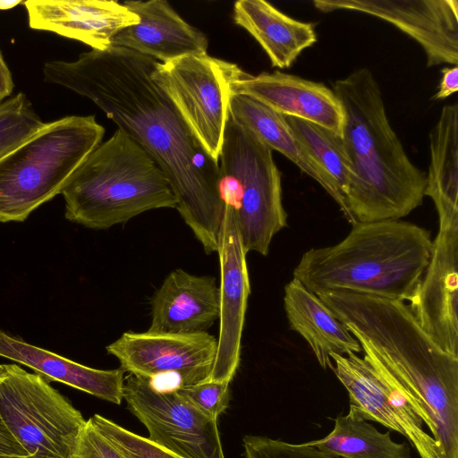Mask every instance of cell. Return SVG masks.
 Listing matches in <instances>:
<instances>
[{"label":"cell","mask_w":458,"mask_h":458,"mask_svg":"<svg viewBox=\"0 0 458 458\" xmlns=\"http://www.w3.org/2000/svg\"><path fill=\"white\" fill-rule=\"evenodd\" d=\"M155 59L110 46L44 64L43 81L91 100L156 162L176 209L207 254L217 252L225 214L218 162L151 77Z\"/></svg>","instance_id":"obj_1"},{"label":"cell","mask_w":458,"mask_h":458,"mask_svg":"<svg viewBox=\"0 0 458 458\" xmlns=\"http://www.w3.org/2000/svg\"><path fill=\"white\" fill-rule=\"evenodd\" d=\"M316 295L431 420L442 421L456 412L458 357L431 339L404 301L346 292Z\"/></svg>","instance_id":"obj_2"},{"label":"cell","mask_w":458,"mask_h":458,"mask_svg":"<svg viewBox=\"0 0 458 458\" xmlns=\"http://www.w3.org/2000/svg\"><path fill=\"white\" fill-rule=\"evenodd\" d=\"M352 225L337 244L304 252L293 279L315 294L346 292L410 302L432 255L430 233L402 220Z\"/></svg>","instance_id":"obj_3"},{"label":"cell","mask_w":458,"mask_h":458,"mask_svg":"<svg viewBox=\"0 0 458 458\" xmlns=\"http://www.w3.org/2000/svg\"><path fill=\"white\" fill-rule=\"evenodd\" d=\"M61 194L66 219L96 230L177 205L163 171L120 129L88 156Z\"/></svg>","instance_id":"obj_4"},{"label":"cell","mask_w":458,"mask_h":458,"mask_svg":"<svg viewBox=\"0 0 458 458\" xmlns=\"http://www.w3.org/2000/svg\"><path fill=\"white\" fill-rule=\"evenodd\" d=\"M95 115H68L45 123L0 158V222H22L62 190L102 142Z\"/></svg>","instance_id":"obj_5"},{"label":"cell","mask_w":458,"mask_h":458,"mask_svg":"<svg viewBox=\"0 0 458 458\" xmlns=\"http://www.w3.org/2000/svg\"><path fill=\"white\" fill-rule=\"evenodd\" d=\"M218 168L221 196L235 208L245 251L267 256L274 236L287 225L281 174L272 150L230 114Z\"/></svg>","instance_id":"obj_6"},{"label":"cell","mask_w":458,"mask_h":458,"mask_svg":"<svg viewBox=\"0 0 458 458\" xmlns=\"http://www.w3.org/2000/svg\"><path fill=\"white\" fill-rule=\"evenodd\" d=\"M4 368L0 418L27 458H71L86 424L81 412L40 375Z\"/></svg>","instance_id":"obj_7"},{"label":"cell","mask_w":458,"mask_h":458,"mask_svg":"<svg viewBox=\"0 0 458 458\" xmlns=\"http://www.w3.org/2000/svg\"><path fill=\"white\" fill-rule=\"evenodd\" d=\"M236 64L206 54L160 63L151 77L170 98L206 152L218 162L232 84L246 76Z\"/></svg>","instance_id":"obj_8"},{"label":"cell","mask_w":458,"mask_h":458,"mask_svg":"<svg viewBox=\"0 0 458 458\" xmlns=\"http://www.w3.org/2000/svg\"><path fill=\"white\" fill-rule=\"evenodd\" d=\"M364 358L330 353L337 378L348 392L350 410L405 437L420 458H438L429 417L417 407L360 345Z\"/></svg>","instance_id":"obj_9"},{"label":"cell","mask_w":458,"mask_h":458,"mask_svg":"<svg viewBox=\"0 0 458 458\" xmlns=\"http://www.w3.org/2000/svg\"><path fill=\"white\" fill-rule=\"evenodd\" d=\"M123 399L146 427L148 439L181 458H225L217 427L174 390H160L149 379L129 374Z\"/></svg>","instance_id":"obj_10"},{"label":"cell","mask_w":458,"mask_h":458,"mask_svg":"<svg viewBox=\"0 0 458 458\" xmlns=\"http://www.w3.org/2000/svg\"><path fill=\"white\" fill-rule=\"evenodd\" d=\"M216 348L217 339L207 331L165 333L149 330L124 332L106 347V352L119 360L124 372L148 379L175 374L180 377L179 386L208 380Z\"/></svg>","instance_id":"obj_11"},{"label":"cell","mask_w":458,"mask_h":458,"mask_svg":"<svg viewBox=\"0 0 458 458\" xmlns=\"http://www.w3.org/2000/svg\"><path fill=\"white\" fill-rule=\"evenodd\" d=\"M323 13L348 10L380 18L414 38L427 66L458 64L457 0H315Z\"/></svg>","instance_id":"obj_12"},{"label":"cell","mask_w":458,"mask_h":458,"mask_svg":"<svg viewBox=\"0 0 458 458\" xmlns=\"http://www.w3.org/2000/svg\"><path fill=\"white\" fill-rule=\"evenodd\" d=\"M225 214L218 246L220 264L219 334L208 380L231 382L240 364L242 335L250 293L246 255L233 205L224 200Z\"/></svg>","instance_id":"obj_13"},{"label":"cell","mask_w":458,"mask_h":458,"mask_svg":"<svg viewBox=\"0 0 458 458\" xmlns=\"http://www.w3.org/2000/svg\"><path fill=\"white\" fill-rule=\"evenodd\" d=\"M408 306L431 339L458 357V220L439 221L429 263Z\"/></svg>","instance_id":"obj_14"},{"label":"cell","mask_w":458,"mask_h":458,"mask_svg":"<svg viewBox=\"0 0 458 458\" xmlns=\"http://www.w3.org/2000/svg\"><path fill=\"white\" fill-rule=\"evenodd\" d=\"M343 110L340 141L349 165L373 162L403 146L388 121L373 73L360 68L337 80L332 89Z\"/></svg>","instance_id":"obj_15"},{"label":"cell","mask_w":458,"mask_h":458,"mask_svg":"<svg viewBox=\"0 0 458 458\" xmlns=\"http://www.w3.org/2000/svg\"><path fill=\"white\" fill-rule=\"evenodd\" d=\"M23 4L31 30L74 39L98 51L108 48L121 30L139 22L137 15L114 0H27Z\"/></svg>","instance_id":"obj_16"},{"label":"cell","mask_w":458,"mask_h":458,"mask_svg":"<svg viewBox=\"0 0 458 458\" xmlns=\"http://www.w3.org/2000/svg\"><path fill=\"white\" fill-rule=\"evenodd\" d=\"M232 92L250 96L284 116L308 121L341 136L340 102L323 83L279 71L256 76L248 73L232 84Z\"/></svg>","instance_id":"obj_17"},{"label":"cell","mask_w":458,"mask_h":458,"mask_svg":"<svg viewBox=\"0 0 458 458\" xmlns=\"http://www.w3.org/2000/svg\"><path fill=\"white\" fill-rule=\"evenodd\" d=\"M123 4L138 16L139 22L117 32L111 46L133 50L160 63L207 53V36L185 21L167 1L131 0Z\"/></svg>","instance_id":"obj_18"},{"label":"cell","mask_w":458,"mask_h":458,"mask_svg":"<svg viewBox=\"0 0 458 458\" xmlns=\"http://www.w3.org/2000/svg\"><path fill=\"white\" fill-rule=\"evenodd\" d=\"M149 331L204 332L219 318L220 292L216 278L182 269L171 272L151 298Z\"/></svg>","instance_id":"obj_19"},{"label":"cell","mask_w":458,"mask_h":458,"mask_svg":"<svg viewBox=\"0 0 458 458\" xmlns=\"http://www.w3.org/2000/svg\"><path fill=\"white\" fill-rule=\"evenodd\" d=\"M0 356L25 365L47 381H58L105 401L123 400L124 370L97 369L11 336L0 329Z\"/></svg>","instance_id":"obj_20"},{"label":"cell","mask_w":458,"mask_h":458,"mask_svg":"<svg viewBox=\"0 0 458 458\" xmlns=\"http://www.w3.org/2000/svg\"><path fill=\"white\" fill-rule=\"evenodd\" d=\"M284 307L290 328L305 339L324 369L334 368L332 352L348 355L362 351L348 327L296 279L284 287Z\"/></svg>","instance_id":"obj_21"},{"label":"cell","mask_w":458,"mask_h":458,"mask_svg":"<svg viewBox=\"0 0 458 458\" xmlns=\"http://www.w3.org/2000/svg\"><path fill=\"white\" fill-rule=\"evenodd\" d=\"M233 21L258 41L273 67H291L304 49L317 42L313 23L293 19L264 0L235 2Z\"/></svg>","instance_id":"obj_22"},{"label":"cell","mask_w":458,"mask_h":458,"mask_svg":"<svg viewBox=\"0 0 458 458\" xmlns=\"http://www.w3.org/2000/svg\"><path fill=\"white\" fill-rule=\"evenodd\" d=\"M228 109L237 123L250 130L271 150L283 154L318 182L344 211L343 201L332 180L297 140L284 115L250 96L233 92Z\"/></svg>","instance_id":"obj_23"},{"label":"cell","mask_w":458,"mask_h":458,"mask_svg":"<svg viewBox=\"0 0 458 458\" xmlns=\"http://www.w3.org/2000/svg\"><path fill=\"white\" fill-rule=\"evenodd\" d=\"M430 162L425 196L433 200L438 220L458 218V105H445L429 133Z\"/></svg>","instance_id":"obj_24"},{"label":"cell","mask_w":458,"mask_h":458,"mask_svg":"<svg viewBox=\"0 0 458 458\" xmlns=\"http://www.w3.org/2000/svg\"><path fill=\"white\" fill-rule=\"evenodd\" d=\"M349 409L335 419L333 430L325 437L308 442L310 445L342 458H411L406 443L398 444L390 432H379L372 424Z\"/></svg>","instance_id":"obj_25"},{"label":"cell","mask_w":458,"mask_h":458,"mask_svg":"<svg viewBox=\"0 0 458 458\" xmlns=\"http://www.w3.org/2000/svg\"><path fill=\"white\" fill-rule=\"evenodd\" d=\"M300 144L327 174L343 201L346 216L344 191L350 174V165L343 150L340 136L308 121L285 116Z\"/></svg>","instance_id":"obj_26"},{"label":"cell","mask_w":458,"mask_h":458,"mask_svg":"<svg viewBox=\"0 0 458 458\" xmlns=\"http://www.w3.org/2000/svg\"><path fill=\"white\" fill-rule=\"evenodd\" d=\"M45 123L23 92L0 103V158L12 151Z\"/></svg>","instance_id":"obj_27"},{"label":"cell","mask_w":458,"mask_h":458,"mask_svg":"<svg viewBox=\"0 0 458 458\" xmlns=\"http://www.w3.org/2000/svg\"><path fill=\"white\" fill-rule=\"evenodd\" d=\"M89 420L126 458H181L99 414H94Z\"/></svg>","instance_id":"obj_28"},{"label":"cell","mask_w":458,"mask_h":458,"mask_svg":"<svg viewBox=\"0 0 458 458\" xmlns=\"http://www.w3.org/2000/svg\"><path fill=\"white\" fill-rule=\"evenodd\" d=\"M176 394L204 416L217 420L229 405V382L207 380L196 385L178 386Z\"/></svg>","instance_id":"obj_29"},{"label":"cell","mask_w":458,"mask_h":458,"mask_svg":"<svg viewBox=\"0 0 458 458\" xmlns=\"http://www.w3.org/2000/svg\"><path fill=\"white\" fill-rule=\"evenodd\" d=\"M245 458H342L327 454L309 443L291 444L261 436H245Z\"/></svg>","instance_id":"obj_30"},{"label":"cell","mask_w":458,"mask_h":458,"mask_svg":"<svg viewBox=\"0 0 458 458\" xmlns=\"http://www.w3.org/2000/svg\"><path fill=\"white\" fill-rule=\"evenodd\" d=\"M71 458H126L88 420Z\"/></svg>","instance_id":"obj_31"},{"label":"cell","mask_w":458,"mask_h":458,"mask_svg":"<svg viewBox=\"0 0 458 458\" xmlns=\"http://www.w3.org/2000/svg\"><path fill=\"white\" fill-rule=\"evenodd\" d=\"M4 364H0V380L4 375ZM0 458H27L22 446L16 441L0 418Z\"/></svg>","instance_id":"obj_32"},{"label":"cell","mask_w":458,"mask_h":458,"mask_svg":"<svg viewBox=\"0 0 458 458\" xmlns=\"http://www.w3.org/2000/svg\"><path fill=\"white\" fill-rule=\"evenodd\" d=\"M458 91V66L445 67L442 70V78L434 100H442Z\"/></svg>","instance_id":"obj_33"},{"label":"cell","mask_w":458,"mask_h":458,"mask_svg":"<svg viewBox=\"0 0 458 458\" xmlns=\"http://www.w3.org/2000/svg\"><path fill=\"white\" fill-rule=\"evenodd\" d=\"M13 89V74L0 50V103L10 98Z\"/></svg>","instance_id":"obj_34"},{"label":"cell","mask_w":458,"mask_h":458,"mask_svg":"<svg viewBox=\"0 0 458 458\" xmlns=\"http://www.w3.org/2000/svg\"><path fill=\"white\" fill-rule=\"evenodd\" d=\"M20 4H23L22 1H0V10L11 9Z\"/></svg>","instance_id":"obj_35"}]
</instances>
